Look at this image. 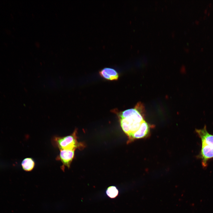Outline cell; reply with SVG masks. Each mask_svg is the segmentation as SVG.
<instances>
[{
  "label": "cell",
  "instance_id": "277c9868",
  "mask_svg": "<svg viewBox=\"0 0 213 213\" xmlns=\"http://www.w3.org/2000/svg\"><path fill=\"white\" fill-rule=\"evenodd\" d=\"M197 157L201 159V164L203 167H206L207 166L208 161L213 159V148L201 143V150Z\"/></svg>",
  "mask_w": 213,
  "mask_h": 213
},
{
  "label": "cell",
  "instance_id": "9c48e42d",
  "mask_svg": "<svg viewBox=\"0 0 213 213\" xmlns=\"http://www.w3.org/2000/svg\"><path fill=\"white\" fill-rule=\"evenodd\" d=\"M118 193L117 189L114 186L109 187L106 191L107 195L111 198H114L116 197Z\"/></svg>",
  "mask_w": 213,
  "mask_h": 213
},
{
  "label": "cell",
  "instance_id": "ba28073f",
  "mask_svg": "<svg viewBox=\"0 0 213 213\" xmlns=\"http://www.w3.org/2000/svg\"><path fill=\"white\" fill-rule=\"evenodd\" d=\"M35 163L34 160L30 157L24 159L21 162V166L23 169L27 172L32 170L34 168Z\"/></svg>",
  "mask_w": 213,
  "mask_h": 213
},
{
  "label": "cell",
  "instance_id": "5b68a950",
  "mask_svg": "<svg viewBox=\"0 0 213 213\" xmlns=\"http://www.w3.org/2000/svg\"><path fill=\"white\" fill-rule=\"evenodd\" d=\"M196 131L201 138V143L213 148V135L209 133L208 132L206 125L202 129H196Z\"/></svg>",
  "mask_w": 213,
  "mask_h": 213
},
{
  "label": "cell",
  "instance_id": "3957f363",
  "mask_svg": "<svg viewBox=\"0 0 213 213\" xmlns=\"http://www.w3.org/2000/svg\"><path fill=\"white\" fill-rule=\"evenodd\" d=\"M59 150V154L57 156L56 159L62 162V165L61 168L62 170L64 171L65 167L68 168L70 167L71 163L74 157L75 150L65 149Z\"/></svg>",
  "mask_w": 213,
  "mask_h": 213
},
{
  "label": "cell",
  "instance_id": "6da1fadb",
  "mask_svg": "<svg viewBox=\"0 0 213 213\" xmlns=\"http://www.w3.org/2000/svg\"><path fill=\"white\" fill-rule=\"evenodd\" d=\"M117 114L121 126L128 137L138 130L145 120L137 106L134 108L121 111Z\"/></svg>",
  "mask_w": 213,
  "mask_h": 213
},
{
  "label": "cell",
  "instance_id": "8992f818",
  "mask_svg": "<svg viewBox=\"0 0 213 213\" xmlns=\"http://www.w3.org/2000/svg\"><path fill=\"white\" fill-rule=\"evenodd\" d=\"M149 130V125L144 120L142 123L138 130L132 134L129 138L131 140L144 137L148 134Z\"/></svg>",
  "mask_w": 213,
  "mask_h": 213
},
{
  "label": "cell",
  "instance_id": "52a82bcc",
  "mask_svg": "<svg viewBox=\"0 0 213 213\" xmlns=\"http://www.w3.org/2000/svg\"><path fill=\"white\" fill-rule=\"evenodd\" d=\"M99 73L101 77L109 80H117L119 77V74L117 71L111 68H104L100 71Z\"/></svg>",
  "mask_w": 213,
  "mask_h": 213
},
{
  "label": "cell",
  "instance_id": "7a4b0ae2",
  "mask_svg": "<svg viewBox=\"0 0 213 213\" xmlns=\"http://www.w3.org/2000/svg\"><path fill=\"white\" fill-rule=\"evenodd\" d=\"M77 130H75L71 134L64 136H54L51 142L53 145L59 150L83 149L84 147L83 144L79 142L77 140Z\"/></svg>",
  "mask_w": 213,
  "mask_h": 213
}]
</instances>
